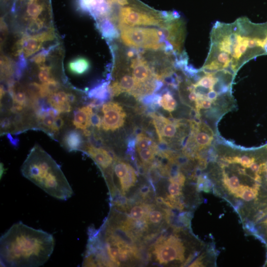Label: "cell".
Masks as SVG:
<instances>
[{
	"label": "cell",
	"mask_w": 267,
	"mask_h": 267,
	"mask_svg": "<svg viewBox=\"0 0 267 267\" xmlns=\"http://www.w3.org/2000/svg\"><path fill=\"white\" fill-rule=\"evenodd\" d=\"M138 156L142 163L144 165L150 164L154 159L155 156L158 152V148L157 144L137 151Z\"/></svg>",
	"instance_id": "obj_20"
},
{
	"label": "cell",
	"mask_w": 267,
	"mask_h": 267,
	"mask_svg": "<svg viewBox=\"0 0 267 267\" xmlns=\"http://www.w3.org/2000/svg\"><path fill=\"white\" fill-rule=\"evenodd\" d=\"M102 119L100 116L96 113H92L90 117V124L98 129L101 127Z\"/></svg>",
	"instance_id": "obj_33"
},
{
	"label": "cell",
	"mask_w": 267,
	"mask_h": 267,
	"mask_svg": "<svg viewBox=\"0 0 267 267\" xmlns=\"http://www.w3.org/2000/svg\"><path fill=\"white\" fill-rule=\"evenodd\" d=\"M23 37H22L14 44L12 49V54L14 56H17L23 53Z\"/></svg>",
	"instance_id": "obj_30"
},
{
	"label": "cell",
	"mask_w": 267,
	"mask_h": 267,
	"mask_svg": "<svg viewBox=\"0 0 267 267\" xmlns=\"http://www.w3.org/2000/svg\"><path fill=\"white\" fill-rule=\"evenodd\" d=\"M93 113L92 107L89 106H83L74 112L73 125L77 129L86 130L90 124V117Z\"/></svg>",
	"instance_id": "obj_11"
},
{
	"label": "cell",
	"mask_w": 267,
	"mask_h": 267,
	"mask_svg": "<svg viewBox=\"0 0 267 267\" xmlns=\"http://www.w3.org/2000/svg\"><path fill=\"white\" fill-rule=\"evenodd\" d=\"M23 175L51 196L67 200L73 191L59 166L46 153L32 151L23 163Z\"/></svg>",
	"instance_id": "obj_5"
},
{
	"label": "cell",
	"mask_w": 267,
	"mask_h": 267,
	"mask_svg": "<svg viewBox=\"0 0 267 267\" xmlns=\"http://www.w3.org/2000/svg\"><path fill=\"white\" fill-rule=\"evenodd\" d=\"M204 172L212 191L232 207L247 232L267 216V143L245 148L217 137Z\"/></svg>",
	"instance_id": "obj_1"
},
{
	"label": "cell",
	"mask_w": 267,
	"mask_h": 267,
	"mask_svg": "<svg viewBox=\"0 0 267 267\" xmlns=\"http://www.w3.org/2000/svg\"></svg>",
	"instance_id": "obj_42"
},
{
	"label": "cell",
	"mask_w": 267,
	"mask_h": 267,
	"mask_svg": "<svg viewBox=\"0 0 267 267\" xmlns=\"http://www.w3.org/2000/svg\"><path fill=\"white\" fill-rule=\"evenodd\" d=\"M156 143L146 134L140 133L137 134L136 140V150H140L156 145Z\"/></svg>",
	"instance_id": "obj_24"
},
{
	"label": "cell",
	"mask_w": 267,
	"mask_h": 267,
	"mask_svg": "<svg viewBox=\"0 0 267 267\" xmlns=\"http://www.w3.org/2000/svg\"><path fill=\"white\" fill-rule=\"evenodd\" d=\"M48 102L57 109L59 106L68 101V93L64 91L55 92L48 96Z\"/></svg>",
	"instance_id": "obj_22"
},
{
	"label": "cell",
	"mask_w": 267,
	"mask_h": 267,
	"mask_svg": "<svg viewBox=\"0 0 267 267\" xmlns=\"http://www.w3.org/2000/svg\"><path fill=\"white\" fill-rule=\"evenodd\" d=\"M68 69L72 73L80 75L86 73L90 68L89 61L84 57H78L70 62Z\"/></svg>",
	"instance_id": "obj_17"
},
{
	"label": "cell",
	"mask_w": 267,
	"mask_h": 267,
	"mask_svg": "<svg viewBox=\"0 0 267 267\" xmlns=\"http://www.w3.org/2000/svg\"><path fill=\"white\" fill-rule=\"evenodd\" d=\"M86 151L102 170L108 169L113 164L112 155L103 148L88 145L86 147Z\"/></svg>",
	"instance_id": "obj_10"
},
{
	"label": "cell",
	"mask_w": 267,
	"mask_h": 267,
	"mask_svg": "<svg viewBox=\"0 0 267 267\" xmlns=\"http://www.w3.org/2000/svg\"><path fill=\"white\" fill-rule=\"evenodd\" d=\"M12 98L14 103L23 106H25L28 102L26 94L23 91L15 92Z\"/></svg>",
	"instance_id": "obj_27"
},
{
	"label": "cell",
	"mask_w": 267,
	"mask_h": 267,
	"mask_svg": "<svg viewBox=\"0 0 267 267\" xmlns=\"http://www.w3.org/2000/svg\"><path fill=\"white\" fill-rule=\"evenodd\" d=\"M46 53L45 51H41L36 54L32 58L34 62L39 66L43 65L46 60Z\"/></svg>",
	"instance_id": "obj_31"
},
{
	"label": "cell",
	"mask_w": 267,
	"mask_h": 267,
	"mask_svg": "<svg viewBox=\"0 0 267 267\" xmlns=\"http://www.w3.org/2000/svg\"><path fill=\"white\" fill-rule=\"evenodd\" d=\"M1 70L2 73H4L6 76H9L13 72L12 64L6 57H2L0 60Z\"/></svg>",
	"instance_id": "obj_26"
},
{
	"label": "cell",
	"mask_w": 267,
	"mask_h": 267,
	"mask_svg": "<svg viewBox=\"0 0 267 267\" xmlns=\"http://www.w3.org/2000/svg\"><path fill=\"white\" fill-rule=\"evenodd\" d=\"M103 117L101 128L106 131L120 129L125 122L126 114L123 107L115 102H108L102 107Z\"/></svg>",
	"instance_id": "obj_9"
},
{
	"label": "cell",
	"mask_w": 267,
	"mask_h": 267,
	"mask_svg": "<svg viewBox=\"0 0 267 267\" xmlns=\"http://www.w3.org/2000/svg\"><path fill=\"white\" fill-rule=\"evenodd\" d=\"M6 137L11 145L14 147H17L18 146L19 140L17 137H13L9 133L6 134Z\"/></svg>",
	"instance_id": "obj_34"
},
{
	"label": "cell",
	"mask_w": 267,
	"mask_h": 267,
	"mask_svg": "<svg viewBox=\"0 0 267 267\" xmlns=\"http://www.w3.org/2000/svg\"><path fill=\"white\" fill-rule=\"evenodd\" d=\"M247 233L260 239L265 244L267 249V216L255 224Z\"/></svg>",
	"instance_id": "obj_15"
},
{
	"label": "cell",
	"mask_w": 267,
	"mask_h": 267,
	"mask_svg": "<svg viewBox=\"0 0 267 267\" xmlns=\"http://www.w3.org/2000/svg\"><path fill=\"white\" fill-rule=\"evenodd\" d=\"M54 245L52 234L17 222L0 237V265L8 267L41 266L49 259Z\"/></svg>",
	"instance_id": "obj_4"
},
{
	"label": "cell",
	"mask_w": 267,
	"mask_h": 267,
	"mask_svg": "<svg viewBox=\"0 0 267 267\" xmlns=\"http://www.w3.org/2000/svg\"><path fill=\"white\" fill-rule=\"evenodd\" d=\"M55 118L48 114H45L42 116L40 119L42 125L45 127L51 129Z\"/></svg>",
	"instance_id": "obj_29"
},
{
	"label": "cell",
	"mask_w": 267,
	"mask_h": 267,
	"mask_svg": "<svg viewBox=\"0 0 267 267\" xmlns=\"http://www.w3.org/2000/svg\"><path fill=\"white\" fill-rule=\"evenodd\" d=\"M121 37L127 45L150 49L165 48L158 30L155 28L129 26L119 24Z\"/></svg>",
	"instance_id": "obj_7"
},
{
	"label": "cell",
	"mask_w": 267,
	"mask_h": 267,
	"mask_svg": "<svg viewBox=\"0 0 267 267\" xmlns=\"http://www.w3.org/2000/svg\"><path fill=\"white\" fill-rule=\"evenodd\" d=\"M76 100V96L72 93H68V101L71 104L74 103Z\"/></svg>",
	"instance_id": "obj_38"
},
{
	"label": "cell",
	"mask_w": 267,
	"mask_h": 267,
	"mask_svg": "<svg viewBox=\"0 0 267 267\" xmlns=\"http://www.w3.org/2000/svg\"><path fill=\"white\" fill-rule=\"evenodd\" d=\"M43 10L42 5L37 0H30L27 7L26 12L31 19L38 18Z\"/></svg>",
	"instance_id": "obj_23"
},
{
	"label": "cell",
	"mask_w": 267,
	"mask_h": 267,
	"mask_svg": "<svg viewBox=\"0 0 267 267\" xmlns=\"http://www.w3.org/2000/svg\"><path fill=\"white\" fill-rule=\"evenodd\" d=\"M119 180L121 193L123 195H125L134 186L137 180L136 172L131 165H130L127 173Z\"/></svg>",
	"instance_id": "obj_16"
},
{
	"label": "cell",
	"mask_w": 267,
	"mask_h": 267,
	"mask_svg": "<svg viewBox=\"0 0 267 267\" xmlns=\"http://www.w3.org/2000/svg\"><path fill=\"white\" fill-rule=\"evenodd\" d=\"M40 71L38 75L39 80L42 83L47 82L51 78L50 75V67L44 64L40 66Z\"/></svg>",
	"instance_id": "obj_25"
},
{
	"label": "cell",
	"mask_w": 267,
	"mask_h": 267,
	"mask_svg": "<svg viewBox=\"0 0 267 267\" xmlns=\"http://www.w3.org/2000/svg\"><path fill=\"white\" fill-rule=\"evenodd\" d=\"M5 90L2 86H0V99L3 97V96L5 94Z\"/></svg>",
	"instance_id": "obj_39"
},
{
	"label": "cell",
	"mask_w": 267,
	"mask_h": 267,
	"mask_svg": "<svg viewBox=\"0 0 267 267\" xmlns=\"http://www.w3.org/2000/svg\"><path fill=\"white\" fill-rule=\"evenodd\" d=\"M159 104L164 110L172 112L176 109L177 102L170 91H167L161 96Z\"/></svg>",
	"instance_id": "obj_21"
},
{
	"label": "cell",
	"mask_w": 267,
	"mask_h": 267,
	"mask_svg": "<svg viewBox=\"0 0 267 267\" xmlns=\"http://www.w3.org/2000/svg\"><path fill=\"white\" fill-rule=\"evenodd\" d=\"M83 133H84V134L87 136H89L90 134V131L88 130L87 129L84 130Z\"/></svg>",
	"instance_id": "obj_41"
},
{
	"label": "cell",
	"mask_w": 267,
	"mask_h": 267,
	"mask_svg": "<svg viewBox=\"0 0 267 267\" xmlns=\"http://www.w3.org/2000/svg\"><path fill=\"white\" fill-rule=\"evenodd\" d=\"M44 26V22L39 18L31 19L29 29L32 32H35L41 29Z\"/></svg>",
	"instance_id": "obj_28"
},
{
	"label": "cell",
	"mask_w": 267,
	"mask_h": 267,
	"mask_svg": "<svg viewBox=\"0 0 267 267\" xmlns=\"http://www.w3.org/2000/svg\"><path fill=\"white\" fill-rule=\"evenodd\" d=\"M233 75L224 71L207 72L199 70L187 82L188 105L193 119L204 122L216 132L217 125L226 113L236 107L232 94Z\"/></svg>",
	"instance_id": "obj_3"
},
{
	"label": "cell",
	"mask_w": 267,
	"mask_h": 267,
	"mask_svg": "<svg viewBox=\"0 0 267 267\" xmlns=\"http://www.w3.org/2000/svg\"><path fill=\"white\" fill-rule=\"evenodd\" d=\"M82 137L79 132L71 130L68 132L63 138L65 147L69 151L77 150L82 144Z\"/></svg>",
	"instance_id": "obj_14"
},
{
	"label": "cell",
	"mask_w": 267,
	"mask_h": 267,
	"mask_svg": "<svg viewBox=\"0 0 267 267\" xmlns=\"http://www.w3.org/2000/svg\"><path fill=\"white\" fill-rule=\"evenodd\" d=\"M120 24L129 26H162L166 20L159 16L138 8L123 6L119 11Z\"/></svg>",
	"instance_id": "obj_8"
},
{
	"label": "cell",
	"mask_w": 267,
	"mask_h": 267,
	"mask_svg": "<svg viewBox=\"0 0 267 267\" xmlns=\"http://www.w3.org/2000/svg\"><path fill=\"white\" fill-rule=\"evenodd\" d=\"M150 188L149 186H144L140 189V193L143 198H145L150 192Z\"/></svg>",
	"instance_id": "obj_36"
},
{
	"label": "cell",
	"mask_w": 267,
	"mask_h": 267,
	"mask_svg": "<svg viewBox=\"0 0 267 267\" xmlns=\"http://www.w3.org/2000/svg\"><path fill=\"white\" fill-rule=\"evenodd\" d=\"M128 56L129 57H132L134 55V52L133 50H130L127 53Z\"/></svg>",
	"instance_id": "obj_40"
},
{
	"label": "cell",
	"mask_w": 267,
	"mask_h": 267,
	"mask_svg": "<svg viewBox=\"0 0 267 267\" xmlns=\"http://www.w3.org/2000/svg\"><path fill=\"white\" fill-rule=\"evenodd\" d=\"M63 124L64 120L63 119L59 116H57L55 118L53 125L50 130L53 132H57L63 126Z\"/></svg>",
	"instance_id": "obj_32"
},
{
	"label": "cell",
	"mask_w": 267,
	"mask_h": 267,
	"mask_svg": "<svg viewBox=\"0 0 267 267\" xmlns=\"http://www.w3.org/2000/svg\"><path fill=\"white\" fill-rule=\"evenodd\" d=\"M210 47L201 71H224L235 76L246 62L267 54V24L242 17L231 23L217 21L210 33Z\"/></svg>",
	"instance_id": "obj_2"
},
{
	"label": "cell",
	"mask_w": 267,
	"mask_h": 267,
	"mask_svg": "<svg viewBox=\"0 0 267 267\" xmlns=\"http://www.w3.org/2000/svg\"><path fill=\"white\" fill-rule=\"evenodd\" d=\"M22 110L23 106L17 104L12 106L10 109V112L13 113H18V112L21 111Z\"/></svg>",
	"instance_id": "obj_37"
},
{
	"label": "cell",
	"mask_w": 267,
	"mask_h": 267,
	"mask_svg": "<svg viewBox=\"0 0 267 267\" xmlns=\"http://www.w3.org/2000/svg\"><path fill=\"white\" fill-rule=\"evenodd\" d=\"M113 83L118 95L125 92L133 95L135 90V81L133 77L129 75L123 76L119 81H115Z\"/></svg>",
	"instance_id": "obj_13"
},
{
	"label": "cell",
	"mask_w": 267,
	"mask_h": 267,
	"mask_svg": "<svg viewBox=\"0 0 267 267\" xmlns=\"http://www.w3.org/2000/svg\"><path fill=\"white\" fill-rule=\"evenodd\" d=\"M102 36L107 39H113L119 37V33L113 23L107 19H103L100 23Z\"/></svg>",
	"instance_id": "obj_19"
},
{
	"label": "cell",
	"mask_w": 267,
	"mask_h": 267,
	"mask_svg": "<svg viewBox=\"0 0 267 267\" xmlns=\"http://www.w3.org/2000/svg\"><path fill=\"white\" fill-rule=\"evenodd\" d=\"M150 116L160 142L184 147L191 132L192 119H169L155 113Z\"/></svg>",
	"instance_id": "obj_6"
},
{
	"label": "cell",
	"mask_w": 267,
	"mask_h": 267,
	"mask_svg": "<svg viewBox=\"0 0 267 267\" xmlns=\"http://www.w3.org/2000/svg\"><path fill=\"white\" fill-rule=\"evenodd\" d=\"M11 121L9 118L5 117L2 119L0 122V128L2 130H6L10 127Z\"/></svg>",
	"instance_id": "obj_35"
},
{
	"label": "cell",
	"mask_w": 267,
	"mask_h": 267,
	"mask_svg": "<svg viewBox=\"0 0 267 267\" xmlns=\"http://www.w3.org/2000/svg\"><path fill=\"white\" fill-rule=\"evenodd\" d=\"M88 96L90 98L104 102L110 95L107 82H104L91 89L89 92Z\"/></svg>",
	"instance_id": "obj_18"
},
{
	"label": "cell",
	"mask_w": 267,
	"mask_h": 267,
	"mask_svg": "<svg viewBox=\"0 0 267 267\" xmlns=\"http://www.w3.org/2000/svg\"><path fill=\"white\" fill-rule=\"evenodd\" d=\"M23 53L27 58L37 52L45 42L41 34L23 37Z\"/></svg>",
	"instance_id": "obj_12"
}]
</instances>
